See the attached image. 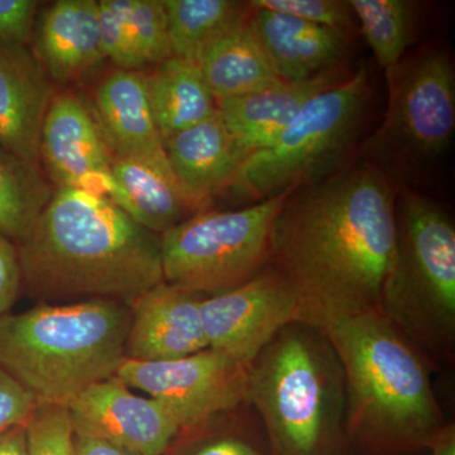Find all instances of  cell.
Returning a JSON list of instances; mask_svg holds the SVG:
<instances>
[{
    "label": "cell",
    "instance_id": "cell-1",
    "mask_svg": "<svg viewBox=\"0 0 455 455\" xmlns=\"http://www.w3.org/2000/svg\"><path fill=\"white\" fill-rule=\"evenodd\" d=\"M392 180L364 164L299 188L272 224L269 266L291 286L302 324L381 311L395 250Z\"/></svg>",
    "mask_w": 455,
    "mask_h": 455
},
{
    "label": "cell",
    "instance_id": "cell-2",
    "mask_svg": "<svg viewBox=\"0 0 455 455\" xmlns=\"http://www.w3.org/2000/svg\"><path fill=\"white\" fill-rule=\"evenodd\" d=\"M18 247L22 291L37 300L107 299L131 307L163 283L161 236L107 196L55 188Z\"/></svg>",
    "mask_w": 455,
    "mask_h": 455
},
{
    "label": "cell",
    "instance_id": "cell-3",
    "mask_svg": "<svg viewBox=\"0 0 455 455\" xmlns=\"http://www.w3.org/2000/svg\"><path fill=\"white\" fill-rule=\"evenodd\" d=\"M346 387L347 445L359 455L429 451L444 425L420 353L381 311L320 326Z\"/></svg>",
    "mask_w": 455,
    "mask_h": 455
},
{
    "label": "cell",
    "instance_id": "cell-4",
    "mask_svg": "<svg viewBox=\"0 0 455 455\" xmlns=\"http://www.w3.org/2000/svg\"><path fill=\"white\" fill-rule=\"evenodd\" d=\"M130 307L107 299L49 304L0 316V368L37 403L70 405L116 376L125 359Z\"/></svg>",
    "mask_w": 455,
    "mask_h": 455
},
{
    "label": "cell",
    "instance_id": "cell-5",
    "mask_svg": "<svg viewBox=\"0 0 455 455\" xmlns=\"http://www.w3.org/2000/svg\"><path fill=\"white\" fill-rule=\"evenodd\" d=\"M344 379L322 331L286 326L250 367L247 401L256 406L271 455H343Z\"/></svg>",
    "mask_w": 455,
    "mask_h": 455
},
{
    "label": "cell",
    "instance_id": "cell-6",
    "mask_svg": "<svg viewBox=\"0 0 455 455\" xmlns=\"http://www.w3.org/2000/svg\"><path fill=\"white\" fill-rule=\"evenodd\" d=\"M381 313L410 343L451 359L455 344V228L438 203L403 188Z\"/></svg>",
    "mask_w": 455,
    "mask_h": 455
},
{
    "label": "cell",
    "instance_id": "cell-7",
    "mask_svg": "<svg viewBox=\"0 0 455 455\" xmlns=\"http://www.w3.org/2000/svg\"><path fill=\"white\" fill-rule=\"evenodd\" d=\"M368 97L367 68L317 94L271 146L248 157L233 188L260 202L333 175L357 140Z\"/></svg>",
    "mask_w": 455,
    "mask_h": 455
},
{
    "label": "cell",
    "instance_id": "cell-8",
    "mask_svg": "<svg viewBox=\"0 0 455 455\" xmlns=\"http://www.w3.org/2000/svg\"><path fill=\"white\" fill-rule=\"evenodd\" d=\"M295 191L238 211L202 212L161 236L164 280L204 298L230 291L269 265L272 224Z\"/></svg>",
    "mask_w": 455,
    "mask_h": 455
},
{
    "label": "cell",
    "instance_id": "cell-9",
    "mask_svg": "<svg viewBox=\"0 0 455 455\" xmlns=\"http://www.w3.org/2000/svg\"><path fill=\"white\" fill-rule=\"evenodd\" d=\"M385 119L364 145L367 163L386 176L430 166L451 146L455 131V74L444 51L405 56L386 70Z\"/></svg>",
    "mask_w": 455,
    "mask_h": 455
},
{
    "label": "cell",
    "instance_id": "cell-10",
    "mask_svg": "<svg viewBox=\"0 0 455 455\" xmlns=\"http://www.w3.org/2000/svg\"><path fill=\"white\" fill-rule=\"evenodd\" d=\"M250 367L227 353L206 348L172 361L125 358L116 377L160 403L180 430H194L247 401Z\"/></svg>",
    "mask_w": 455,
    "mask_h": 455
},
{
    "label": "cell",
    "instance_id": "cell-11",
    "mask_svg": "<svg viewBox=\"0 0 455 455\" xmlns=\"http://www.w3.org/2000/svg\"><path fill=\"white\" fill-rule=\"evenodd\" d=\"M200 311L208 348L247 366L283 329L302 323L295 292L269 265L236 289L203 298Z\"/></svg>",
    "mask_w": 455,
    "mask_h": 455
},
{
    "label": "cell",
    "instance_id": "cell-12",
    "mask_svg": "<svg viewBox=\"0 0 455 455\" xmlns=\"http://www.w3.org/2000/svg\"><path fill=\"white\" fill-rule=\"evenodd\" d=\"M68 407L75 433L143 455H163L180 433L160 403L133 394L113 376L90 386Z\"/></svg>",
    "mask_w": 455,
    "mask_h": 455
},
{
    "label": "cell",
    "instance_id": "cell-13",
    "mask_svg": "<svg viewBox=\"0 0 455 455\" xmlns=\"http://www.w3.org/2000/svg\"><path fill=\"white\" fill-rule=\"evenodd\" d=\"M113 158L82 99L68 92L53 95L42 127L40 160L56 188L109 196Z\"/></svg>",
    "mask_w": 455,
    "mask_h": 455
},
{
    "label": "cell",
    "instance_id": "cell-14",
    "mask_svg": "<svg viewBox=\"0 0 455 455\" xmlns=\"http://www.w3.org/2000/svg\"><path fill=\"white\" fill-rule=\"evenodd\" d=\"M197 295L163 281L131 305L125 358L172 361L208 348Z\"/></svg>",
    "mask_w": 455,
    "mask_h": 455
},
{
    "label": "cell",
    "instance_id": "cell-15",
    "mask_svg": "<svg viewBox=\"0 0 455 455\" xmlns=\"http://www.w3.org/2000/svg\"><path fill=\"white\" fill-rule=\"evenodd\" d=\"M52 98L51 79L36 53L0 42V147L41 167L42 127Z\"/></svg>",
    "mask_w": 455,
    "mask_h": 455
},
{
    "label": "cell",
    "instance_id": "cell-16",
    "mask_svg": "<svg viewBox=\"0 0 455 455\" xmlns=\"http://www.w3.org/2000/svg\"><path fill=\"white\" fill-rule=\"evenodd\" d=\"M171 169L194 212H205L212 197L233 187L251 154L235 139L217 112L208 121L164 142Z\"/></svg>",
    "mask_w": 455,
    "mask_h": 455
},
{
    "label": "cell",
    "instance_id": "cell-17",
    "mask_svg": "<svg viewBox=\"0 0 455 455\" xmlns=\"http://www.w3.org/2000/svg\"><path fill=\"white\" fill-rule=\"evenodd\" d=\"M248 25L283 82H302L343 62L348 33L250 7Z\"/></svg>",
    "mask_w": 455,
    "mask_h": 455
},
{
    "label": "cell",
    "instance_id": "cell-18",
    "mask_svg": "<svg viewBox=\"0 0 455 455\" xmlns=\"http://www.w3.org/2000/svg\"><path fill=\"white\" fill-rule=\"evenodd\" d=\"M350 75L344 66H338L302 82H283L217 101L218 113L235 139L253 155L271 146L311 99Z\"/></svg>",
    "mask_w": 455,
    "mask_h": 455
},
{
    "label": "cell",
    "instance_id": "cell-19",
    "mask_svg": "<svg viewBox=\"0 0 455 455\" xmlns=\"http://www.w3.org/2000/svg\"><path fill=\"white\" fill-rule=\"evenodd\" d=\"M36 56L51 80L82 79L104 60L95 0H59L38 20Z\"/></svg>",
    "mask_w": 455,
    "mask_h": 455
},
{
    "label": "cell",
    "instance_id": "cell-20",
    "mask_svg": "<svg viewBox=\"0 0 455 455\" xmlns=\"http://www.w3.org/2000/svg\"><path fill=\"white\" fill-rule=\"evenodd\" d=\"M95 101L116 156L170 164L149 104L145 74L116 68L99 84Z\"/></svg>",
    "mask_w": 455,
    "mask_h": 455
},
{
    "label": "cell",
    "instance_id": "cell-21",
    "mask_svg": "<svg viewBox=\"0 0 455 455\" xmlns=\"http://www.w3.org/2000/svg\"><path fill=\"white\" fill-rule=\"evenodd\" d=\"M109 199L140 227L163 235L196 215L170 164L114 156Z\"/></svg>",
    "mask_w": 455,
    "mask_h": 455
},
{
    "label": "cell",
    "instance_id": "cell-22",
    "mask_svg": "<svg viewBox=\"0 0 455 455\" xmlns=\"http://www.w3.org/2000/svg\"><path fill=\"white\" fill-rule=\"evenodd\" d=\"M196 62L217 101L283 83L248 25V17L205 47Z\"/></svg>",
    "mask_w": 455,
    "mask_h": 455
},
{
    "label": "cell",
    "instance_id": "cell-23",
    "mask_svg": "<svg viewBox=\"0 0 455 455\" xmlns=\"http://www.w3.org/2000/svg\"><path fill=\"white\" fill-rule=\"evenodd\" d=\"M145 76L149 104L164 143L217 114V100L196 62L170 57Z\"/></svg>",
    "mask_w": 455,
    "mask_h": 455
},
{
    "label": "cell",
    "instance_id": "cell-24",
    "mask_svg": "<svg viewBox=\"0 0 455 455\" xmlns=\"http://www.w3.org/2000/svg\"><path fill=\"white\" fill-rule=\"evenodd\" d=\"M171 57L196 62L212 42L243 23L248 3L233 0H164Z\"/></svg>",
    "mask_w": 455,
    "mask_h": 455
},
{
    "label": "cell",
    "instance_id": "cell-25",
    "mask_svg": "<svg viewBox=\"0 0 455 455\" xmlns=\"http://www.w3.org/2000/svg\"><path fill=\"white\" fill-rule=\"evenodd\" d=\"M53 191L41 167L0 147V235L16 245L22 243Z\"/></svg>",
    "mask_w": 455,
    "mask_h": 455
},
{
    "label": "cell",
    "instance_id": "cell-26",
    "mask_svg": "<svg viewBox=\"0 0 455 455\" xmlns=\"http://www.w3.org/2000/svg\"><path fill=\"white\" fill-rule=\"evenodd\" d=\"M368 46L385 70L405 57L415 38L416 3L409 0H349Z\"/></svg>",
    "mask_w": 455,
    "mask_h": 455
},
{
    "label": "cell",
    "instance_id": "cell-27",
    "mask_svg": "<svg viewBox=\"0 0 455 455\" xmlns=\"http://www.w3.org/2000/svg\"><path fill=\"white\" fill-rule=\"evenodd\" d=\"M98 5L100 47L104 59H109L119 70L142 73L147 62L125 14L124 0H100Z\"/></svg>",
    "mask_w": 455,
    "mask_h": 455
},
{
    "label": "cell",
    "instance_id": "cell-28",
    "mask_svg": "<svg viewBox=\"0 0 455 455\" xmlns=\"http://www.w3.org/2000/svg\"><path fill=\"white\" fill-rule=\"evenodd\" d=\"M125 14L147 65L171 57L169 23L164 0H124Z\"/></svg>",
    "mask_w": 455,
    "mask_h": 455
},
{
    "label": "cell",
    "instance_id": "cell-29",
    "mask_svg": "<svg viewBox=\"0 0 455 455\" xmlns=\"http://www.w3.org/2000/svg\"><path fill=\"white\" fill-rule=\"evenodd\" d=\"M26 427L29 455H74L75 430L68 406L37 403Z\"/></svg>",
    "mask_w": 455,
    "mask_h": 455
},
{
    "label": "cell",
    "instance_id": "cell-30",
    "mask_svg": "<svg viewBox=\"0 0 455 455\" xmlns=\"http://www.w3.org/2000/svg\"><path fill=\"white\" fill-rule=\"evenodd\" d=\"M248 4L347 33L355 26L349 3L341 0H253Z\"/></svg>",
    "mask_w": 455,
    "mask_h": 455
},
{
    "label": "cell",
    "instance_id": "cell-31",
    "mask_svg": "<svg viewBox=\"0 0 455 455\" xmlns=\"http://www.w3.org/2000/svg\"><path fill=\"white\" fill-rule=\"evenodd\" d=\"M38 4L35 0H0L2 44L26 46L32 40Z\"/></svg>",
    "mask_w": 455,
    "mask_h": 455
},
{
    "label": "cell",
    "instance_id": "cell-32",
    "mask_svg": "<svg viewBox=\"0 0 455 455\" xmlns=\"http://www.w3.org/2000/svg\"><path fill=\"white\" fill-rule=\"evenodd\" d=\"M36 405L35 398L0 368V431L27 424Z\"/></svg>",
    "mask_w": 455,
    "mask_h": 455
},
{
    "label": "cell",
    "instance_id": "cell-33",
    "mask_svg": "<svg viewBox=\"0 0 455 455\" xmlns=\"http://www.w3.org/2000/svg\"><path fill=\"white\" fill-rule=\"evenodd\" d=\"M20 292L22 271L18 247L0 235V316L9 313Z\"/></svg>",
    "mask_w": 455,
    "mask_h": 455
},
{
    "label": "cell",
    "instance_id": "cell-34",
    "mask_svg": "<svg viewBox=\"0 0 455 455\" xmlns=\"http://www.w3.org/2000/svg\"><path fill=\"white\" fill-rule=\"evenodd\" d=\"M190 455H271L259 445L241 438H220L200 445Z\"/></svg>",
    "mask_w": 455,
    "mask_h": 455
},
{
    "label": "cell",
    "instance_id": "cell-35",
    "mask_svg": "<svg viewBox=\"0 0 455 455\" xmlns=\"http://www.w3.org/2000/svg\"><path fill=\"white\" fill-rule=\"evenodd\" d=\"M74 455H143L116 447L109 443L75 433Z\"/></svg>",
    "mask_w": 455,
    "mask_h": 455
},
{
    "label": "cell",
    "instance_id": "cell-36",
    "mask_svg": "<svg viewBox=\"0 0 455 455\" xmlns=\"http://www.w3.org/2000/svg\"><path fill=\"white\" fill-rule=\"evenodd\" d=\"M0 455H29L26 424L0 431Z\"/></svg>",
    "mask_w": 455,
    "mask_h": 455
},
{
    "label": "cell",
    "instance_id": "cell-37",
    "mask_svg": "<svg viewBox=\"0 0 455 455\" xmlns=\"http://www.w3.org/2000/svg\"><path fill=\"white\" fill-rule=\"evenodd\" d=\"M430 455H455L454 425H445L429 448Z\"/></svg>",
    "mask_w": 455,
    "mask_h": 455
}]
</instances>
